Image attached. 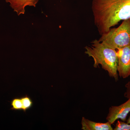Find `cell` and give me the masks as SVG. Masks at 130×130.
I'll use <instances>...</instances> for the list:
<instances>
[{
    "label": "cell",
    "mask_w": 130,
    "mask_h": 130,
    "mask_svg": "<svg viewBox=\"0 0 130 130\" xmlns=\"http://www.w3.org/2000/svg\"><path fill=\"white\" fill-rule=\"evenodd\" d=\"M127 123H128V124H130V115L129 118H128V120H127Z\"/></svg>",
    "instance_id": "obj_12"
},
{
    "label": "cell",
    "mask_w": 130,
    "mask_h": 130,
    "mask_svg": "<svg viewBox=\"0 0 130 130\" xmlns=\"http://www.w3.org/2000/svg\"><path fill=\"white\" fill-rule=\"evenodd\" d=\"M21 98L22 103V110L25 112L28 109L32 107L33 105L32 100L29 96L26 95L22 96Z\"/></svg>",
    "instance_id": "obj_8"
},
{
    "label": "cell",
    "mask_w": 130,
    "mask_h": 130,
    "mask_svg": "<svg viewBox=\"0 0 130 130\" xmlns=\"http://www.w3.org/2000/svg\"><path fill=\"white\" fill-rule=\"evenodd\" d=\"M91 8L101 36L120 21L130 19V0H93Z\"/></svg>",
    "instance_id": "obj_1"
},
{
    "label": "cell",
    "mask_w": 130,
    "mask_h": 130,
    "mask_svg": "<svg viewBox=\"0 0 130 130\" xmlns=\"http://www.w3.org/2000/svg\"><path fill=\"white\" fill-rule=\"evenodd\" d=\"M12 106L11 110L13 111H21L22 110V103L20 98H15L11 102Z\"/></svg>",
    "instance_id": "obj_9"
},
{
    "label": "cell",
    "mask_w": 130,
    "mask_h": 130,
    "mask_svg": "<svg viewBox=\"0 0 130 130\" xmlns=\"http://www.w3.org/2000/svg\"><path fill=\"white\" fill-rule=\"evenodd\" d=\"M10 3V6L16 12L18 16L24 14L27 6L35 7L39 0H5Z\"/></svg>",
    "instance_id": "obj_6"
},
{
    "label": "cell",
    "mask_w": 130,
    "mask_h": 130,
    "mask_svg": "<svg viewBox=\"0 0 130 130\" xmlns=\"http://www.w3.org/2000/svg\"><path fill=\"white\" fill-rule=\"evenodd\" d=\"M130 112V98L123 104L118 106H112L109 108L106 120L111 124L116 120H121L125 122Z\"/></svg>",
    "instance_id": "obj_5"
},
{
    "label": "cell",
    "mask_w": 130,
    "mask_h": 130,
    "mask_svg": "<svg viewBox=\"0 0 130 130\" xmlns=\"http://www.w3.org/2000/svg\"><path fill=\"white\" fill-rule=\"evenodd\" d=\"M81 129L83 130H113L112 124L109 122L97 123L83 117L81 120Z\"/></svg>",
    "instance_id": "obj_7"
},
{
    "label": "cell",
    "mask_w": 130,
    "mask_h": 130,
    "mask_svg": "<svg viewBox=\"0 0 130 130\" xmlns=\"http://www.w3.org/2000/svg\"><path fill=\"white\" fill-rule=\"evenodd\" d=\"M118 59V73L120 78L130 76V44L116 51Z\"/></svg>",
    "instance_id": "obj_4"
},
{
    "label": "cell",
    "mask_w": 130,
    "mask_h": 130,
    "mask_svg": "<svg viewBox=\"0 0 130 130\" xmlns=\"http://www.w3.org/2000/svg\"><path fill=\"white\" fill-rule=\"evenodd\" d=\"M125 87L126 90L124 93V96L128 99L130 98V81L126 84Z\"/></svg>",
    "instance_id": "obj_11"
},
{
    "label": "cell",
    "mask_w": 130,
    "mask_h": 130,
    "mask_svg": "<svg viewBox=\"0 0 130 130\" xmlns=\"http://www.w3.org/2000/svg\"><path fill=\"white\" fill-rule=\"evenodd\" d=\"M114 130H130V124L118 120Z\"/></svg>",
    "instance_id": "obj_10"
},
{
    "label": "cell",
    "mask_w": 130,
    "mask_h": 130,
    "mask_svg": "<svg viewBox=\"0 0 130 130\" xmlns=\"http://www.w3.org/2000/svg\"><path fill=\"white\" fill-rule=\"evenodd\" d=\"M98 41L115 50L129 45L130 19L123 20L118 28H111Z\"/></svg>",
    "instance_id": "obj_3"
},
{
    "label": "cell",
    "mask_w": 130,
    "mask_h": 130,
    "mask_svg": "<svg viewBox=\"0 0 130 130\" xmlns=\"http://www.w3.org/2000/svg\"><path fill=\"white\" fill-rule=\"evenodd\" d=\"M85 48V53L93 58L94 67H99L101 65L102 69L107 72L109 77L113 78L116 81L118 80V59L115 50L96 40L91 42V46H86Z\"/></svg>",
    "instance_id": "obj_2"
}]
</instances>
